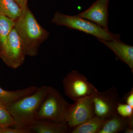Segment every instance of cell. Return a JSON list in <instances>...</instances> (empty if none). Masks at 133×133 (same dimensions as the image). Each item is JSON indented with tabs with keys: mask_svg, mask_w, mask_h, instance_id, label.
I'll return each instance as SVG.
<instances>
[{
	"mask_svg": "<svg viewBox=\"0 0 133 133\" xmlns=\"http://www.w3.org/2000/svg\"><path fill=\"white\" fill-rule=\"evenodd\" d=\"M14 28L24 45L26 56L33 57L38 54L40 45L49 36V33L38 23L27 6L15 20Z\"/></svg>",
	"mask_w": 133,
	"mask_h": 133,
	"instance_id": "1",
	"label": "cell"
},
{
	"mask_svg": "<svg viewBox=\"0 0 133 133\" xmlns=\"http://www.w3.org/2000/svg\"><path fill=\"white\" fill-rule=\"evenodd\" d=\"M49 86L43 85L35 92L6 106L14 121V127L28 129L36 119V114L48 93Z\"/></svg>",
	"mask_w": 133,
	"mask_h": 133,
	"instance_id": "2",
	"label": "cell"
},
{
	"mask_svg": "<svg viewBox=\"0 0 133 133\" xmlns=\"http://www.w3.org/2000/svg\"><path fill=\"white\" fill-rule=\"evenodd\" d=\"M70 105L57 90L49 87L48 93L37 112L36 119L57 124H66V116Z\"/></svg>",
	"mask_w": 133,
	"mask_h": 133,
	"instance_id": "3",
	"label": "cell"
},
{
	"mask_svg": "<svg viewBox=\"0 0 133 133\" xmlns=\"http://www.w3.org/2000/svg\"><path fill=\"white\" fill-rule=\"evenodd\" d=\"M51 22L57 26H65L91 35L98 39L109 41L120 39V35L111 33L78 15H67L57 11L54 15Z\"/></svg>",
	"mask_w": 133,
	"mask_h": 133,
	"instance_id": "4",
	"label": "cell"
},
{
	"mask_svg": "<svg viewBox=\"0 0 133 133\" xmlns=\"http://www.w3.org/2000/svg\"><path fill=\"white\" fill-rule=\"evenodd\" d=\"M63 84L65 94L74 101L93 96L98 92L84 75L76 70L66 74L63 79Z\"/></svg>",
	"mask_w": 133,
	"mask_h": 133,
	"instance_id": "5",
	"label": "cell"
},
{
	"mask_svg": "<svg viewBox=\"0 0 133 133\" xmlns=\"http://www.w3.org/2000/svg\"><path fill=\"white\" fill-rule=\"evenodd\" d=\"M26 56L24 45L14 28L10 33L0 57L8 66L13 69L19 68L23 63Z\"/></svg>",
	"mask_w": 133,
	"mask_h": 133,
	"instance_id": "6",
	"label": "cell"
},
{
	"mask_svg": "<svg viewBox=\"0 0 133 133\" xmlns=\"http://www.w3.org/2000/svg\"><path fill=\"white\" fill-rule=\"evenodd\" d=\"M92 101L95 115L108 119L116 114V107L122 101L117 89L112 87L95 94Z\"/></svg>",
	"mask_w": 133,
	"mask_h": 133,
	"instance_id": "7",
	"label": "cell"
},
{
	"mask_svg": "<svg viewBox=\"0 0 133 133\" xmlns=\"http://www.w3.org/2000/svg\"><path fill=\"white\" fill-rule=\"evenodd\" d=\"M96 116L94 112L92 96L79 99L69 107L66 123L74 128Z\"/></svg>",
	"mask_w": 133,
	"mask_h": 133,
	"instance_id": "8",
	"label": "cell"
},
{
	"mask_svg": "<svg viewBox=\"0 0 133 133\" xmlns=\"http://www.w3.org/2000/svg\"><path fill=\"white\" fill-rule=\"evenodd\" d=\"M109 0H97L87 9L78 15L103 29L108 28V9Z\"/></svg>",
	"mask_w": 133,
	"mask_h": 133,
	"instance_id": "9",
	"label": "cell"
},
{
	"mask_svg": "<svg viewBox=\"0 0 133 133\" xmlns=\"http://www.w3.org/2000/svg\"><path fill=\"white\" fill-rule=\"evenodd\" d=\"M114 52L116 58L127 65L133 72V47L119 40L105 41L98 39Z\"/></svg>",
	"mask_w": 133,
	"mask_h": 133,
	"instance_id": "10",
	"label": "cell"
},
{
	"mask_svg": "<svg viewBox=\"0 0 133 133\" xmlns=\"http://www.w3.org/2000/svg\"><path fill=\"white\" fill-rule=\"evenodd\" d=\"M67 124H59L45 120L36 119L28 129L31 133H66L69 132Z\"/></svg>",
	"mask_w": 133,
	"mask_h": 133,
	"instance_id": "11",
	"label": "cell"
},
{
	"mask_svg": "<svg viewBox=\"0 0 133 133\" xmlns=\"http://www.w3.org/2000/svg\"><path fill=\"white\" fill-rule=\"evenodd\" d=\"M128 127L133 128V118H124L116 114L108 119L99 133H117Z\"/></svg>",
	"mask_w": 133,
	"mask_h": 133,
	"instance_id": "12",
	"label": "cell"
},
{
	"mask_svg": "<svg viewBox=\"0 0 133 133\" xmlns=\"http://www.w3.org/2000/svg\"><path fill=\"white\" fill-rule=\"evenodd\" d=\"M37 88V87L32 86L21 90L10 91L3 90L0 87V102L5 104L6 106L22 98L32 94Z\"/></svg>",
	"mask_w": 133,
	"mask_h": 133,
	"instance_id": "13",
	"label": "cell"
},
{
	"mask_svg": "<svg viewBox=\"0 0 133 133\" xmlns=\"http://www.w3.org/2000/svg\"><path fill=\"white\" fill-rule=\"evenodd\" d=\"M108 119L95 116L73 128L71 133H99Z\"/></svg>",
	"mask_w": 133,
	"mask_h": 133,
	"instance_id": "14",
	"label": "cell"
},
{
	"mask_svg": "<svg viewBox=\"0 0 133 133\" xmlns=\"http://www.w3.org/2000/svg\"><path fill=\"white\" fill-rule=\"evenodd\" d=\"M22 10L14 0H0V15L15 20L21 15Z\"/></svg>",
	"mask_w": 133,
	"mask_h": 133,
	"instance_id": "15",
	"label": "cell"
},
{
	"mask_svg": "<svg viewBox=\"0 0 133 133\" xmlns=\"http://www.w3.org/2000/svg\"><path fill=\"white\" fill-rule=\"evenodd\" d=\"M15 26V20L0 15V52L5 47L8 36Z\"/></svg>",
	"mask_w": 133,
	"mask_h": 133,
	"instance_id": "16",
	"label": "cell"
},
{
	"mask_svg": "<svg viewBox=\"0 0 133 133\" xmlns=\"http://www.w3.org/2000/svg\"><path fill=\"white\" fill-rule=\"evenodd\" d=\"M14 121L5 104L0 102V127H12Z\"/></svg>",
	"mask_w": 133,
	"mask_h": 133,
	"instance_id": "17",
	"label": "cell"
},
{
	"mask_svg": "<svg viewBox=\"0 0 133 133\" xmlns=\"http://www.w3.org/2000/svg\"><path fill=\"white\" fill-rule=\"evenodd\" d=\"M116 113L124 118H133V108L122 101L119 102L117 105Z\"/></svg>",
	"mask_w": 133,
	"mask_h": 133,
	"instance_id": "18",
	"label": "cell"
},
{
	"mask_svg": "<svg viewBox=\"0 0 133 133\" xmlns=\"http://www.w3.org/2000/svg\"><path fill=\"white\" fill-rule=\"evenodd\" d=\"M11 127H0V133H31L28 129Z\"/></svg>",
	"mask_w": 133,
	"mask_h": 133,
	"instance_id": "19",
	"label": "cell"
},
{
	"mask_svg": "<svg viewBox=\"0 0 133 133\" xmlns=\"http://www.w3.org/2000/svg\"><path fill=\"white\" fill-rule=\"evenodd\" d=\"M122 101L127 104L129 105L133 108V88L131 90L124 95Z\"/></svg>",
	"mask_w": 133,
	"mask_h": 133,
	"instance_id": "20",
	"label": "cell"
},
{
	"mask_svg": "<svg viewBox=\"0 0 133 133\" xmlns=\"http://www.w3.org/2000/svg\"><path fill=\"white\" fill-rule=\"evenodd\" d=\"M18 4L19 6H20L22 9H23V0H14Z\"/></svg>",
	"mask_w": 133,
	"mask_h": 133,
	"instance_id": "21",
	"label": "cell"
},
{
	"mask_svg": "<svg viewBox=\"0 0 133 133\" xmlns=\"http://www.w3.org/2000/svg\"><path fill=\"white\" fill-rule=\"evenodd\" d=\"M123 132L125 133H133V128H131L128 127L124 130Z\"/></svg>",
	"mask_w": 133,
	"mask_h": 133,
	"instance_id": "22",
	"label": "cell"
},
{
	"mask_svg": "<svg viewBox=\"0 0 133 133\" xmlns=\"http://www.w3.org/2000/svg\"><path fill=\"white\" fill-rule=\"evenodd\" d=\"M28 0H23V9H24L26 8L27 7V6H28Z\"/></svg>",
	"mask_w": 133,
	"mask_h": 133,
	"instance_id": "23",
	"label": "cell"
}]
</instances>
